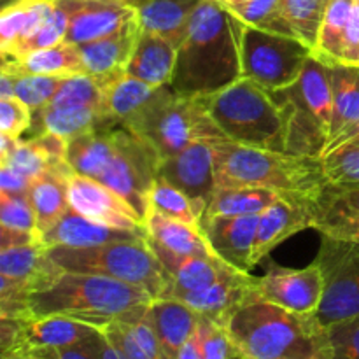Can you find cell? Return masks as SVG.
Wrapping results in <instances>:
<instances>
[{
    "instance_id": "6da1fadb",
    "label": "cell",
    "mask_w": 359,
    "mask_h": 359,
    "mask_svg": "<svg viewBox=\"0 0 359 359\" xmlns=\"http://www.w3.org/2000/svg\"><path fill=\"white\" fill-rule=\"evenodd\" d=\"M244 23L217 0H202L177 49L172 90L184 97H209L242 77Z\"/></svg>"
},
{
    "instance_id": "7a4b0ae2",
    "label": "cell",
    "mask_w": 359,
    "mask_h": 359,
    "mask_svg": "<svg viewBox=\"0 0 359 359\" xmlns=\"http://www.w3.org/2000/svg\"><path fill=\"white\" fill-rule=\"evenodd\" d=\"M160 154L123 125L69 140L67 161L76 174L95 179L126 200L146 223Z\"/></svg>"
},
{
    "instance_id": "3957f363",
    "label": "cell",
    "mask_w": 359,
    "mask_h": 359,
    "mask_svg": "<svg viewBox=\"0 0 359 359\" xmlns=\"http://www.w3.org/2000/svg\"><path fill=\"white\" fill-rule=\"evenodd\" d=\"M224 326L235 359H328L326 328L314 314H298L251 297Z\"/></svg>"
},
{
    "instance_id": "277c9868",
    "label": "cell",
    "mask_w": 359,
    "mask_h": 359,
    "mask_svg": "<svg viewBox=\"0 0 359 359\" xmlns=\"http://www.w3.org/2000/svg\"><path fill=\"white\" fill-rule=\"evenodd\" d=\"M153 300L144 287L63 270L51 286L32 294L30 311L34 318L65 316L102 330L112 323L142 321Z\"/></svg>"
},
{
    "instance_id": "5b68a950",
    "label": "cell",
    "mask_w": 359,
    "mask_h": 359,
    "mask_svg": "<svg viewBox=\"0 0 359 359\" xmlns=\"http://www.w3.org/2000/svg\"><path fill=\"white\" fill-rule=\"evenodd\" d=\"M216 161V188L252 186L286 198L318 200L328 184L321 158L242 146L228 139L210 140Z\"/></svg>"
},
{
    "instance_id": "8992f818",
    "label": "cell",
    "mask_w": 359,
    "mask_h": 359,
    "mask_svg": "<svg viewBox=\"0 0 359 359\" xmlns=\"http://www.w3.org/2000/svg\"><path fill=\"white\" fill-rule=\"evenodd\" d=\"M198 98L228 140L286 153V114L270 90L241 77L224 90Z\"/></svg>"
},
{
    "instance_id": "52a82bcc",
    "label": "cell",
    "mask_w": 359,
    "mask_h": 359,
    "mask_svg": "<svg viewBox=\"0 0 359 359\" xmlns=\"http://www.w3.org/2000/svg\"><path fill=\"white\" fill-rule=\"evenodd\" d=\"M121 125L149 144L160 158L174 156L195 140L226 139L198 97L175 93L170 84L156 88L153 97Z\"/></svg>"
},
{
    "instance_id": "ba28073f",
    "label": "cell",
    "mask_w": 359,
    "mask_h": 359,
    "mask_svg": "<svg viewBox=\"0 0 359 359\" xmlns=\"http://www.w3.org/2000/svg\"><path fill=\"white\" fill-rule=\"evenodd\" d=\"M48 255L65 272L95 273L144 287L154 300L165 298L170 276L151 249L147 237L111 242L97 248H48Z\"/></svg>"
},
{
    "instance_id": "9c48e42d",
    "label": "cell",
    "mask_w": 359,
    "mask_h": 359,
    "mask_svg": "<svg viewBox=\"0 0 359 359\" xmlns=\"http://www.w3.org/2000/svg\"><path fill=\"white\" fill-rule=\"evenodd\" d=\"M311 55V48L290 35L273 34L248 25L242 28V77L270 91L284 90L297 83Z\"/></svg>"
},
{
    "instance_id": "30bf717a",
    "label": "cell",
    "mask_w": 359,
    "mask_h": 359,
    "mask_svg": "<svg viewBox=\"0 0 359 359\" xmlns=\"http://www.w3.org/2000/svg\"><path fill=\"white\" fill-rule=\"evenodd\" d=\"M314 262L323 273V298L316 319L328 328L359 316V242L321 235Z\"/></svg>"
},
{
    "instance_id": "8fae6325",
    "label": "cell",
    "mask_w": 359,
    "mask_h": 359,
    "mask_svg": "<svg viewBox=\"0 0 359 359\" xmlns=\"http://www.w3.org/2000/svg\"><path fill=\"white\" fill-rule=\"evenodd\" d=\"M252 297L298 314H316L323 298L321 269L316 262L305 269L270 263L265 276L256 280Z\"/></svg>"
},
{
    "instance_id": "7c38bea8",
    "label": "cell",
    "mask_w": 359,
    "mask_h": 359,
    "mask_svg": "<svg viewBox=\"0 0 359 359\" xmlns=\"http://www.w3.org/2000/svg\"><path fill=\"white\" fill-rule=\"evenodd\" d=\"M69 203L70 209L98 223L149 235L142 217L123 196L102 182L76 174L74 170L69 177Z\"/></svg>"
},
{
    "instance_id": "4fadbf2b",
    "label": "cell",
    "mask_w": 359,
    "mask_h": 359,
    "mask_svg": "<svg viewBox=\"0 0 359 359\" xmlns=\"http://www.w3.org/2000/svg\"><path fill=\"white\" fill-rule=\"evenodd\" d=\"M158 177L182 189L207 210L216 191V161L210 140H195L181 153L161 158Z\"/></svg>"
},
{
    "instance_id": "5bb4252c",
    "label": "cell",
    "mask_w": 359,
    "mask_h": 359,
    "mask_svg": "<svg viewBox=\"0 0 359 359\" xmlns=\"http://www.w3.org/2000/svg\"><path fill=\"white\" fill-rule=\"evenodd\" d=\"M55 4L69 21L65 42L76 46L107 37L139 20L135 7L105 0H55Z\"/></svg>"
},
{
    "instance_id": "9a60e30c",
    "label": "cell",
    "mask_w": 359,
    "mask_h": 359,
    "mask_svg": "<svg viewBox=\"0 0 359 359\" xmlns=\"http://www.w3.org/2000/svg\"><path fill=\"white\" fill-rule=\"evenodd\" d=\"M318 224V200L286 198L279 196L269 209L259 214L258 231H256L252 266L290 237L314 228Z\"/></svg>"
},
{
    "instance_id": "2e32d148",
    "label": "cell",
    "mask_w": 359,
    "mask_h": 359,
    "mask_svg": "<svg viewBox=\"0 0 359 359\" xmlns=\"http://www.w3.org/2000/svg\"><path fill=\"white\" fill-rule=\"evenodd\" d=\"M256 277L251 272L238 269H228L214 284L205 290L179 294L174 300L182 302L202 318L226 325L228 318L255 294Z\"/></svg>"
},
{
    "instance_id": "e0dca14e",
    "label": "cell",
    "mask_w": 359,
    "mask_h": 359,
    "mask_svg": "<svg viewBox=\"0 0 359 359\" xmlns=\"http://www.w3.org/2000/svg\"><path fill=\"white\" fill-rule=\"evenodd\" d=\"M259 214L256 216H214L203 217L200 228L223 262L242 272H251L252 251Z\"/></svg>"
},
{
    "instance_id": "ac0fdd59",
    "label": "cell",
    "mask_w": 359,
    "mask_h": 359,
    "mask_svg": "<svg viewBox=\"0 0 359 359\" xmlns=\"http://www.w3.org/2000/svg\"><path fill=\"white\" fill-rule=\"evenodd\" d=\"M147 242L163 265V269L170 276L172 283L165 298H177L179 294L205 290L207 286L216 283L228 269H231V265H228L217 256L216 258H203V256L179 255V252H174L161 245L149 235H147Z\"/></svg>"
},
{
    "instance_id": "d6986e66",
    "label": "cell",
    "mask_w": 359,
    "mask_h": 359,
    "mask_svg": "<svg viewBox=\"0 0 359 359\" xmlns=\"http://www.w3.org/2000/svg\"><path fill=\"white\" fill-rule=\"evenodd\" d=\"M140 30H142L140 21L135 20L116 34L81 44L79 53L84 72L100 81H109L119 74L126 72V67H128L130 58L133 55Z\"/></svg>"
},
{
    "instance_id": "ffe728a7",
    "label": "cell",
    "mask_w": 359,
    "mask_h": 359,
    "mask_svg": "<svg viewBox=\"0 0 359 359\" xmlns=\"http://www.w3.org/2000/svg\"><path fill=\"white\" fill-rule=\"evenodd\" d=\"M142 237H147V235L119 230V228L98 223V221L90 219V217L76 212L74 209H69L48 231L42 233L41 241L46 248L65 245V248L83 249Z\"/></svg>"
},
{
    "instance_id": "44dd1931",
    "label": "cell",
    "mask_w": 359,
    "mask_h": 359,
    "mask_svg": "<svg viewBox=\"0 0 359 359\" xmlns=\"http://www.w3.org/2000/svg\"><path fill=\"white\" fill-rule=\"evenodd\" d=\"M144 319L160 342L163 359H179L181 349L200 325V316L174 298L153 300Z\"/></svg>"
},
{
    "instance_id": "7402d4cb",
    "label": "cell",
    "mask_w": 359,
    "mask_h": 359,
    "mask_svg": "<svg viewBox=\"0 0 359 359\" xmlns=\"http://www.w3.org/2000/svg\"><path fill=\"white\" fill-rule=\"evenodd\" d=\"M63 270L49 258L42 242L0 251V276L27 287L32 294L51 286Z\"/></svg>"
},
{
    "instance_id": "603a6c76",
    "label": "cell",
    "mask_w": 359,
    "mask_h": 359,
    "mask_svg": "<svg viewBox=\"0 0 359 359\" xmlns=\"http://www.w3.org/2000/svg\"><path fill=\"white\" fill-rule=\"evenodd\" d=\"M121 125L111 112L97 107H42L34 112L28 137L39 133H55L65 140H72L95 130Z\"/></svg>"
},
{
    "instance_id": "cb8c5ba5",
    "label": "cell",
    "mask_w": 359,
    "mask_h": 359,
    "mask_svg": "<svg viewBox=\"0 0 359 359\" xmlns=\"http://www.w3.org/2000/svg\"><path fill=\"white\" fill-rule=\"evenodd\" d=\"M100 328L65 316H44L23 321L14 351L62 349L86 340ZM13 351V353H14ZM6 356V354H4Z\"/></svg>"
},
{
    "instance_id": "d4e9b609",
    "label": "cell",
    "mask_w": 359,
    "mask_h": 359,
    "mask_svg": "<svg viewBox=\"0 0 359 359\" xmlns=\"http://www.w3.org/2000/svg\"><path fill=\"white\" fill-rule=\"evenodd\" d=\"M177 60V46L161 35L140 30L126 72L154 88L172 83Z\"/></svg>"
},
{
    "instance_id": "484cf974",
    "label": "cell",
    "mask_w": 359,
    "mask_h": 359,
    "mask_svg": "<svg viewBox=\"0 0 359 359\" xmlns=\"http://www.w3.org/2000/svg\"><path fill=\"white\" fill-rule=\"evenodd\" d=\"M72 174L70 165L49 168L37 179H34L30 189V200L37 216L39 233L48 231L67 210L69 203V177Z\"/></svg>"
},
{
    "instance_id": "4316f807",
    "label": "cell",
    "mask_w": 359,
    "mask_h": 359,
    "mask_svg": "<svg viewBox=\"0 0 359 359\" xmlns=\"http://www.w3.org/2000/svg\"><path fill=\"white\" fill-rule=\"evenodd\" d=\"M2 69L21 74L69 77L74 74H86L81 60L79 46L60 42L51 48L35 49L18 58H2Z\"/></svg>"
},
{
    "instance_id": "83f0119b",
    "label": "cell",
    "mask_w": 359,
    "mask_h": 359,
    "mask_svg": "<svg viewBox=\"0 0 359 359\" xmlns=\"http://www.w3.org/2000/svg\"><path fill=\"white\" fill-rule=\"evenodd\" d=\"M200 2L202 0H147L137 9L140 28L161 35L179 49Z\"/></svg>"
},
{
    "instance_id": "f1b7e54d",
    "label": "cell",
    "mask_w": 359,
    "mask_h": 359,
    "mask_svg": "<svg viewBox=\"0 0 359 359\" xmlns=\"http://www.w3.org/2000/svg\"><path fill=\"white\" fill-rule=\"evenodd\" d=\"M330 76L333 90V116L328 144L359 123V67L330 63Z\"/></svg>"
},
{
    "instance_id": "f546056e",
    "label": "cell",
    "mask_w": 359,
    "mask_h": 359,
    "mask_svg": "<svg viewBox=\"0 0 359 359\" xmlns=\"http://www.w3.org/2000/svg\"><path fill=\"white\" fill-rule=\"evenodd\" d=\"M146 226L149 237L179 255L203 256V258H216L217 256L200 226H191L182 221L170 219L154 210H151L149 216L146 217Z\"/></svg>"
},
{
    "instance_id": "4dcf8cb0",
    "label": "cell",
    "mask_w": 359,
    "mask_h": 359,
    "mask_svg": "<svg viewBox=\"0 0 359 359\" xmlns=\"http://www.w3.org/2000/svg\"><path fill=\"white\" fill-rule=\"evenodd\" d=\"M55 0H23L0 9V53L9 56L14 49L49 16Z\"/></svg>"
},
{
    "instance_id": "1f68e13d",
    "label": "cell",
    "mask_w": 359,
    "mask_h": 359,
    "mask_svg": "<svg viewBox=\"0 0 359 359\" xmlns=\"http://www.w3.org/2000/svg\"><path fill=\"white\" fill-rule=\"evenodd\" d=\"M291 90L318 116L319 121L330 132L333 116V90L332 76H330V63L323 62L321 58L314 55L309 56L298 81L291 84Z\"/></svg>"
},
{
    "instance_id": "d6a6232c",
    "label": "cell",
    "mask_w": 359,
    "mask_h": 359,
    "mask_svg": "<svg viewBox=\"0 0 359 359\" xmlns=\"http://www.w3.org/2000/svg\"><path fill=\"white\" fill-rule=\"evenodd\" d=\"M279 193L265 188L238 186V188H216L205 216H256L263 214L277 198Z\"/></svg>"
},
{
    "instance_id": "836d02e7",
    "label": "cell",
    "mask_w": 359,
    "mask_h": 359,
    "mask_svg": "<svg viewBox=\"0 0 359 359\" xmlns=\"http://www.w3.org/2000/svg\"><path fill=\"white\" fill-rule=\"evenodd\" d=\"M102 332L118 347L123 359H163L160 342L146 319L139 323H112Z\"/></svg>"
},
{
    "instance_id": "e575fe53",
    "label": "cell",
    "mask_w": 359,
    "mask_h": 359,
    "mask_svg": "<svg viewBox=\"0 0 359 359\" xmlns=\"http://www.w3.org/2000/svg\"><path fill=\"white\" fill-rule=\"evenodd\" d=\"M104 84L107 109L119 123L135 114L156 91V88L130 76L128 72L104 81Z\"/></svg>"
},
{
    "instance_id": "d590c367",
    "label": "cell",
    "mask_w": 359,
    "mask_h": 359,
    "mask_svg": "<svg viewBox=\"0 0 359 359\" xmlns=\"http://www.w3.org/2000/svg\"><path fill=\"white\" fill-rule=\"evenodd\" d=\"M354 6H356V0H330L321 32H319L318 46L312 55L326 63H339L344 35H346Z\"/></svg>"
},
{
    "instance_id": "8d00e7d4",
    "label": "cell",
    "mask_w": 359,
    "mask_h": 359,
    "mask_svg": "<svg viewBox=\"0 0 359 359\" xmlns=\"http://www.w3.org/2000/svg\"><path fill=\"white\" fill-rule=\"evenodd\" d=\"M149 203L151 210L154 212L163 214L170 219L182 221L191 226H200L203 216H205V209L198 205L191 196L160 177L156 179L153 189H151Z\"/></svg>"
},
{
    "instance_id": "74e56055",
    "label": "cell",
    "mask_w": 359,
    "mask_h": 359,
    "mask_svg": "<svg viewBox=\"0 0 359 359\" xmlns=\"http://www.w3.org/2000/svg\"><path fill=\"white\" fill-rule=\"evenodd\" d=\"M46 107H97L109 112L105 84L90 74H74L63 79L60 90Z\"/></svg>"
},
{
    "instance_id": "f35d334b",
    "label": "cell",
    "mask_w": 359,
    "mask_h": 359,
    "mask_svg": "<svg viewBox=\"0 0 359 359\" xmlns=\"http://www.w3.org/2000/svg\"><path fill=\"white\" fill-rule=\"evenodd\" d=\"M330 0H283V11L294 37L311 51L318 46L319 32Z\"/></svg>"
},
{
    "instance_id": "ab89813d",
    "label": "cell",
    "mask_w": 359,
    "mask_h": 359,
    "mask_svg": "<svg viewBox=\"0 0 359 359\" xmlns=\"http://www.w3.org/2000/svg\"><path fill=\"white\" fill-rule=\"evenodd\" d=\"M248 27L294 37L283 11V0H245L235 6H224ZM297 39V37H294Z\"/></svg>"
},
{
    "instance_id": "60d3db41",
    "label": "cell",
    "mask_w": 359,
    "mask_h": 359,
    "mask_svg": "<svg viewBox=\"0 0 359 359\" xmlns=\"http://www.w3.org/2000/svg\"><path fill=\"white\" fill-rule=\"evenodd\" d=\"M2 70L13 76L14 97L20 98L34 112L46 107L53 100V97L65 79L62 76H41V74H21L11 72L6 69Z\"/></svg>"
},
{
    "instance_id": "b9f144b4",
    "label": "cell",
    "mask_w": 359,
    "mask_h": 359,
    "mask_svg": "<svg viewBox=\"0 0 359 359\" xmlns=\"http://www.w3.org/2000/svg\"><path fill=\"white\" fill-rule=\"evenodd\" d=\"M330 184L359 186V146L344 144L321 156Z\"/></svg>"
},
{
    "instance_id": "7bdbcfd3",
    "label": "cell",
    "mask_w": 359,
    "mask_h": 359,
    "mask_svg": "<svg viewBox=\"0 0 359 359\" xmlns=\"http://www.w3.org/2000/svg\"><path fill=\"white\" fill-rule=\"evenodd\" d=\"M332 217H359V186H325L318 196V223Z\"/></svg>"
},
{
    "instance_id": "ee69618b",
    "label": "cell",
    "mask_w": 359,
    "mask_h": 359,
    "mask_svg": "<svg viewBox=\"0 0 359 359\" xmlns=\"http://www.w3.org/2000/svg\"><path fill=\"white\" fill-rule=\"evenodd\" d=\"M67 27H69V21H67L65 13L55 4V9L49 13V16L14 49V53H11L9 56H2V58H18L25 53L60 44V42L65 41Z\"/></svg>"
},
{
    "instance_id": "f6af8a7d",
    "label": "cell",
    "mask_w": 359,
    "mask_h": 359,
    "mask_svg": "<svg viewBox=\"0 0 359 359\" xmlns=\"http://www.w3.org/2000/svg\"><path fill=\"white\" fill-rule=\"evenodd\" d=\"M0 226L28 231L41 237L30 196L9 195V193L0 191Z\"/></svg>"
},
{
    "instance_id": "bcb514c9",
    "label": "cell",
    "mask_w": 359,
    "mask_h": 359,
    "mask_svg": "<svg viewBox=\"0 0 359 359\" xmlns=\"http://www.w3.org/2000/svg\"><path fill=\"white\" fill-rule=\"evenodd\" d=\"M328 359H359V316L326 328Z\"/></svg>"
},
{
    "instance_id": "7dc6e473",
    "label": "cell",
    "mask_w": 359,
    "mask_h": 359,
    "mask_svg": "<svg viewBox=\"0 0 359 359\" xmlns=\"http://www.w3.org/2000/svg\"><path fill=\"white\" fill-rule=\"evenodd\" d=\"M198 330L203 359H235L233 344L223 323L200 316Z\"/></svg>"
},
{
    "instance_id": "c3c4849f",
    "label": "cell",
    "mask_w": 359,
    "mask_h": 359,
    "mask_svg": "<svg viewBox=\"0 0 359 359\" xmlns=\"http://www.w3.org/2000/svg\"><path fill=\"white\" fill-rule=\"evenodd\" d=\"M34 111L20 98H0V133L21 139L30 130Z\"/></svg>"
},
{
    "instance_id": "681fc988",
    "label": "cell",
    "mask_w": 359,
    "mask_h": 359,
    "mask_svg": "<svg viewBox=\"0 0 359 359\" xmlns=\"http://www.w3.org/2000/svg\"><path fill=\"white\" fill-rule=\"evenodd\" d=\"M102 346H104V332L98 330L95 335L88 337L86 340H81L74 346L62 347V349L35 351V353L44 354L49 359H104Z\"/></svg>"
},
{
    "instance_id": "f907efd6",
    "label": "cell",
    "mask_w": 359,
    "mask_h": 359,
    "mask_svg": "<svg viewBox=\"0 0 359 359\" xmlns=\"http://www.w3.org/2000/svg\"><path fill=\"white\" fill-rule=\"evenodd\" d=\"M339 63L359 67V4L354 6L351 14L349 25H347L346 35H344L342 53H340Z\"/></svg>"
},
{
    "instance_id": "816d5d0a",
    "label": "cell",
    "mask_w": 359,
    "mask_h": 359,
    "mask_svg": "<svg viewBox=\"0 0 359 359\" xmlns=\"http://www.w3.org/2000/svg\"><path fill=\"white\" fill-rule=\"evenodd\" d=\"M316 230L321 235L359 242V217H332L319 221Z\"/></svg>"
},
{
    "instance_id": "f5cc1de1",
    "label": "cell",
    "mask_w": 359,
    "mask_h": 359,
    "mask_svg": "<svg viewBox=\"0 0 359 359\" xmlns=\"http://www.w3.org/2000/svg\"><path fill=\"white\" fill-rule=\"evenodd\" d=\"M32 182L25 175L18 174L7 165H0V191L9 193V195H20V196H30Z\"/></svg>"
},
{
    "instance_id": "db71d44e",
    "label": "cell",
    "mask_w": 359,
    "mask_h": 359,
    "mask_svg": "<svg viewBox=\"0 0 359 359\" xmlns=\"http://www.w3.org/2000/svg\"><path fill=\"white\" fill-rule=\"evenodd\" d=\"M35 242H42L39 235L28 233V231L13 230V228L0 226V251H2V249L16 248V245L35 244Z\"/></svg>"
},
{
    "instance_id": "11a10c76",
    "label": "cell",
    "mask_w": 359,
    "mask_h": 359,
    "mask_svg": "<svg viewBox=\"0 0 359 359\" xmlns=\"http://www.w3.org/2000/svg\"><path fill=\"white\" fill-rule=\"evenodd\" d=\"M179 359H203L202 354V339H200V330L193 333L191 339L184 344V347L179 353Z\"/></svg>"
},
{
    "instance_id": "9f6ffc18",
    "label": "cell",
    "mask_w": 359,
    "mask_h": 359,
    "mask_svg": "<svg viewBox=\"0 0 359 359\" xmlns=\"http://www.w3.org/2000/svg\"><path fill=\"white\" fill-rule=\"evenodd\" d=\"M344 144H356V146H359V123L358 125H354L353 128L347 130V132H344L342 135L337 137L333 142H330L328 147L325 149V153H328V151L335 149V147H339V146H344Z\"/></svg>"
},
{
    "instance_id": "6f0895ef",
    "label": "cell",
    "mask_w": 359,
    "mask_h": 359,
    "mask_svg": "<svg viewBox=\"0 0 359 359\" xmlns=\"http://www.w3.org/2000/svg\"><path fill=\"white\" fill-rule=\"evenodd\" d=\"M2 359H49L48 356L41 353H35V351H14V353L6 354Z\"/></svg>"
},
{
    "instance_id": "680465c9",
    "label": "cell",
    "mask_w": 359,
    "mask_h": 359,
    "mask_svg": "<svg viewBox=\"0 0 359 359\" xmlns=\"http://www.w3.org/2000/svg\"><path fill=\"white\" fill-rule=\"evenodd\" d=\"M102 354H104V359H123L121 353L118 351V347L111 342V340L105 337L104 333V346H102Z\"/></svg>"
},
{
    "instance_id": "91938a15",
    "label": "cell",
    "mask_w": 359,
    "mask_h": 359,
    "mask_svg": "<svg viewBox=\"0 0 359 359\" xmlns=\"http://www.w3.org/2000/svg\"><path fill=\"white\" fill-rule=\"evenodd\" d=\"M105 2H114V4H121V6H130V7H135L139 9L142 4H146L147 0H105Z\"/></svg>"
},
{
    "instance_id": "94428289",
    "label": "cell",
    "mask_w": 359,
    "mask_h": 359,
    "mask_svg": "<svg viewBox=\"0 0 359 359\" xmlns=\"http://www.w3.org/2000/svg\"><path fill=\"white\" fill-rule=\"evenodd\" d=\"M18 2H23V0H0V9H6V7L14 6Z\"/></svg>"
},
{
    "instance_id": "6125c7cd",
    "label": "cell",
    "mask_w": 359,
    "mask_h": 359,
    "mask_svg": "<svg viewBox=\"0 0 359 359\" xmlns=\"http://www.w3.org/2000/svg\"><path fill=\"white\" fill-rule=\"evenodd\" d=\"M217 2H221L223 6H235V4L245 2V0H217Z\"/></svg>"
},
{
    "instance_id": "be15d7a7",
    "label": "cell",
    "mask_w": 359,
    "mask_h": 359,
    "mask_svg": "<svg viewBox=\"0 0 359 359\" xmlns=\"http://www.w3.org/2000/svg\"><path fill=\"white\" fill-rule=\"evenodd\" d=\"M356 2H358V4H359V0H356Z\"/></svg>"
}]
</instances>
